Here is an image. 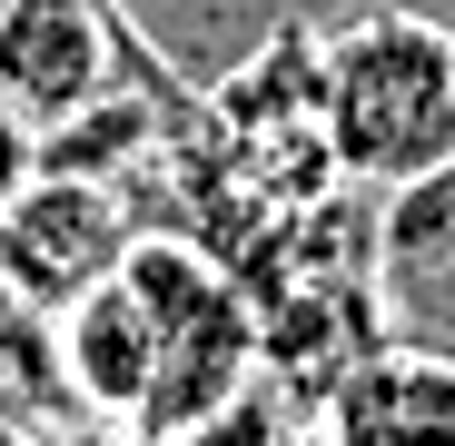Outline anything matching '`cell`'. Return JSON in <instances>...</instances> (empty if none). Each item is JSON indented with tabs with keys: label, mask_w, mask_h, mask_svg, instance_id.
Here are the masks:
<instances>
[{
	"label": "cell",
	"mask_w": 455,
	"mask_h": 446,
	"mask_svg": "<svg viewBox=\"0 0 455 446\" xmlns=\"http://www.w3.org/2000/svg\"><path fill=\"white\" fill-rule=\"evenodd\" d=\"M307 446H455V347L387 328L307 397Z\"/></svg>",
	"instance_id": "277c9868"
},
{
	"label": "cell",
	"mask_w": 455,
	"mask_h": 446,
	"mask_svg": "<svg viewBox=\"0 0 455 446\" xmlns=\"http://www.w3.org/2000/svg\"><path fill=\"white\" fill-rule=\"evenodd\" d=\"M30 189H40V129L0 109V218H11V208H20Z\"/></svg>",
	"instance_id": "ba28073f"
},
{
	"label": "cell",
	"mask_w": 455,
	"mask_h": 446,
	"mask_svg": "<svg viewBox=\"0 0 455 446\" xmlns=\"http://www.w3.org/2000/svg\"><path fill=\"white\" fill-rule=\"evenodd\" d=\"M0 446H50V426H40L30 407H11V397H0Z\"/></svg>",
	"instance_id": "9c48e42d"
},
{
	"label": "cell",
	"mask_w": 455,
	"mask_h": 446,
	"mask_svg": "<svg viewBox=\"0 0 455 446\" xmlns=\"http://www.w3.org/2000/svg\"><path fill=\"white\" fill-rule=\"evenodd\" d=\"M317 139L327 169L366 199H396L455 159V20L356 11L317 30Z\"/></svg>",
	"instance_id": "6da1fadb"
},
{
	"label": "cell",
	"mask_w": 455,
	"mask_h": 446,
	"mask_svg": "<svg viewBox=\"0 0 455 446\" xmlns=\"http://www.w3.org/2000/svg\"><path fill=\"white\" fill-rule=\"evenodd\" d=\"M129 208H119V189L109 179H60V169H40V189L0 218V268H11V288L30 297L40 318H60V308H80V297L129 258Z\"/></svg>",
	"instance_id": "5b68a950"
},
{
	"label": "cell",
	"mask_w": 455,
	"mask_h": 446,
	"mask_svg": "<svg viewBox=\"0 0 455 446\" xmlns=\"http://www.w3.org/2000/svg\"><path fill=\"white\" fill-rule=\"evenodd\" d=\"M129 30L109 0H0V109L40 139L80 129L129 80Z\"/></svg>",
	"instance_id": "7a4b0ae2"
},
{
	"label": "cell",
	"mask_w": 455,
	"mask_h": 446,
	"mask_svg": "<svg viewBox=\"0 0 455 446\" xmlns=\"http://www.w3.org/2000/svg\"><path fill=\"white\" fill-rule=\"evenodd\" d=\"M376 278H387V318L455 288V159L396 199H376Z\"/></svg>",
	"instance_id": "8992f818"
},
{
	"label": "cell",
	"mask_w": 455,
	"mask_h": 446,
	"mask_svg": "<svg viewBox=\"0 0 455 446\" xmlns=\"http://www.w3.org/2000/svg\"><path fill=\"white\" fill-rule=\"evenodd\" d=\"M307 426H297V397L277 387V377H258L238 407H218L208 426H188V436H169V446H297Z\"/></svg>",
	"instance_id": "52a82bcc"
},
{
	"label": "cell",
	"mask_w": 455,
	"mask_h": 446,
	"mask_svg": "<svg viewBox=\"0 0 455 446\" xmlns=\"http://www.w3.org/2000/svg\"><path fill=\"white\" fill-rule=\"evenodd\" d=\"M119 30L188 90H228L248 60H267L297 30H337L356 11H435L455 20V0H109Z\"/></svg>",
	"instance_id": "3957f363"
}]
</instances>
